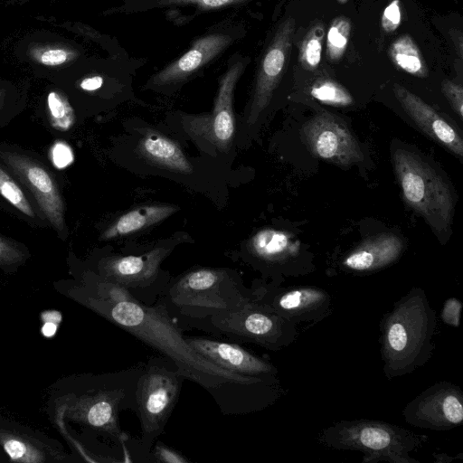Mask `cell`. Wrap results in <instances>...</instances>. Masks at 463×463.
<instances>
[{"label": "cell", "instance_id": "obj_33", "mask_svg": "<svg viewBox=\"0 0 463 463\" xmlns=\"http://www.w3.org/2000/svg\"><path fill=\"white\" fill-rule=\"evenodd\" d=\"M442 91L450 103L453 110L458 115L459 118H463V90L460 84H457L450 80H444L442 84Z\"/></svg>", "mask_w": 463, "mask_h": 463}, {"label": "cell", "instance_id": "obj_26", "mask_svg": "<svg viewBox=\"0 0 463 463\" xmlns=\"http://www.w3.org/2000/svg\"><path fill=\"white\" fill-rule=\"evenodd\" d=\"M351 28V22L345 16H337L331 22L326 47V57L330 61H339L344 56L350 39Z\"/></svg>", "mask_w": 463, "mask_h": 463}, {"label": "cell", "instance_id": "obj_5", "mask_svg": "<svg viewBox=\"0 0 463 463\" xmlns=\"http://www.w3.org/2000/svg\"><path fill=\"white\" fill-rule=\"evenodd\" d=\"M392 162L406 203L438 234L447 232L453 213V197L447 184L427 162L411 151L396 149Z\"/></svg>", "mask_w": 463, "mask_h": 463}, {"label": "cell", "instance_id": "obj_27", "mask_svg": "<svg viewBox=\"0 0 463 463\" xmlns=\"http://www.w3.org/2000/svg\"><path fill=\"white\" fill-rule=\"evenodd\" d=\"M310 94L321 103L334 107H347L354 102L350 92L341 84L331 80L316 81L310 89Z\"/></svg>", "mask_w": 463, "mask_h": 463}, {"label": "cell", "instance_id": "obj_18", "mask_svg": "<svg viewBox=\"0 0 463 463\" xmlns=\"http://www.w3.org/2000/svg\"><path fill=\"white\" fill-rule=\"evenodd\" d=\"M404 249V242L394 233H382L366 239L342 260L351 271L372 272L395 262Z\"/></svg>", "mask_w": 463, "mask_h": 463}, {"label": "cell", "instance_id": "obj_19", "mask_svg": "<svg viewBox=\"0 0 463 463\" xmlns=\"http://www.w3.org/2000/svg\"><path fill=\"white\" fill-rule=\"evenodd\" d=\"M251 0H122V3L109 11V14H137L153 10H163L166 14H179L189 10L190 18L205 12L222 8L239 7Z\"/></svg>", "mask_w": 463, "mask_h": 463}, {"label": "cell", "instance_id": "obj_16", "mask_svg": "<svg viewBox=\"0 0 463 463\" xmlns=\"http://www.w3.org/2000/svg\"><path fill=\"white\" fill-rule=\"evenodd\" d=\"M2 157L31 189L51 224L59 232L64 229V204L58 186L49 172L36 162L12 153Z\"/></svg>", "mask_w": 463, "mask_h": 463}, {"label": "cell", "instance_id": "obj_21", "mask_svg": "<svg viewBox=\"0 0 463 463\" xmlns=\"http://www.w3.org/2000/svg\"><path fill=\"white\" fill-rule=\"evenodd\" d=\"M138 153L150 163L178 174H190L193 167L177 143L158 133H146L138 141Z\"/></svg>", "mask_w": 463, "mask_h": 463}, {"label": "cell", "instance_id": "obj_36", "mask_svg": "<svg viewBox=\"0 0 463 463\" xmlns=\"http://www.w3.org/2000/svg\"><path fill=\"white\" fill-rule=\"evenodd\" d=\"M20 253L17 250L15 245L0 236V262L14 260L19 258Z\"/></svg>", "mask_w": 463, "mask_h": 463}, {"label": "cell", "instance_id": "obj_22", "mask_svg": "<svg viewBox=\"0 0 463 463\" xmlns=\"http://www.w3.org/2000/svg\"><path fill=\"white\" fill-rule=\"evenodd\" d=\"M126 396V390L119 386L100 392L86 404L87 422L92 427L105 430L120 442L127 440L128 437L121 431L118 422L120 406L123 405Z\"/></svg>", "mask_w": 463, "mask_h": 463}, {"label": "cell", "instance_id": "obj_30", "mask_svg": "<svg viewBox=\"0 0 463 463\" xmlns=\"http://www.w3.org/2000/svg\"><path fill=\"white\" fill-rule=\"evenodd\" d=\"M77 52L59 47H48L37 52L36 59L46 66H58L66 63L75 57Z\"/></svg>", "mask_w": 463, "mask_h": 463}, {"label": "cell", "instance_id": "obj_17", "mask_svg": "<svg viewBox=\"0 0 463 463\" xmlns=\"http://www.w3.org/2000/svg\"><path fill=\"white\" fill-rule=\"evenodd\" d=\"M393 92L406 114L431 139L454 155L463 156V141L455 128L432 107L400 84Z\"/></svg>", "mask_w": 463, "mask_h": 463}, {"label": "cell", "instance_id": "obj_14", "mask_svg": "<svg viewBox=\"0 0 463 463\" xmlns=\"http://www.w3.org/2000/svg\"><path fill=\"white\" fill-rule=\"evenodd\" d=\"M167 254V249L159 247L140 255L110 257L100 269L105 280L127 288L136 298L137 292L150 288L156 282Z\"/></svg>", "mask_w": 463, "mask_h": 463}, {"label": "cell", "instance_id": "obj_23", "mask_svg": "<svg viewBox=\"0 0 463 463\" xmlns=\"http://www.w3.org/2000/svg\"><path fill=\"white\" fill-rule=\"evenodd\" d=\"M178 210L175 205L156 204L133 209L111 224L101 235L103 240L130 235L158 223Z\"/></svg>", "mask_w": 463, "mask_h": 463}, {"label": "cell", "instance_id": "obj_8", "mask_svg": "<svg viewBox=\"0 0 463 463\" xmlns=\"http://www.w3.org/2000/svg\"><path fill=\"white\" fill-rule=\"evenodd\" d=\"M242 37L239 24H219L195 39L190 49L150 77L146 88L163 90L177 87L219 58Z\"/></svg>", "mask_w": 463, "mask_h": 463}, {"label": "cell", "instance_id": "obj_31", "mask_svg": "<svg viewBox=\"0 0 463 463\" xmlns=\"http://www.w3.org/2000/svg\"><path fill=\"white\" fill-rule=\"evenodd\" d=\"M402 9L400 0H392L389 3L382 15V27L386 33L394 32L401 24Z\"/></svg>", "mask_w": 463, "mask_h": 463}, {"label": "cell", "instance_id": "obj_6", "mask_svg": "<svg viewBox=\"0 0 463 463\" xmlns=\"http://www.w3.org/2000/svg\"><path fill=\"white\" fill-rule=\"evenodd\" d=\"M166 358L151 360L141 369L135 386V403L141 423V449L151 448L162 433L178 400L182 380Z\"/></svg>", "mask_w": 463, "mask_h": 463}, {"label": "cell", "instance_id": "obj_9", "mask_svg": "<svg viewBox=\"0 0 463 463\" xmlns=\"http://www.w3.org/2000/svg\"><path fill=\"white\" fill-rule=\"evenodd\" d=\"M296 23L284 19L277 27L264 51L256 73L247 122L253 125L269 106L290 60Z\"/></svg>", "mask_w": 463, "mask_h": 463}, {"label": "cell", "instance_id": "obj_39", "mask_svg": "<svg viewBox=\"0 0 463 463\" xmlns=\"http://www.w3.org/2000/svg\"><path fill=\"white\" fill-rule=\"evenodd\" d=\"M451 36H452V39L456 45V49L458 50V56L460 57V59H462V56H463L462 34H461V33H458V35H457V32H456V35L451 34Z\"/></svg>", "mask_w": 463, "mask_h": 463}, {"label": "cell", "instance_id": "obj_13", "mask_svg": "<svg viewBox=\"0 0 463 463\" xmlns=\"http://www.w3.org/2000/svg\"><path fill=\"white\" fill-rule=\"evenodd\" d=\"M300 135L309 152L322 160L347 166L363 159L361 148L349 128L329 113H320L307 120Z\"/></svg>", "mask_w": 463, "mask_h": 463}, {"label": "cell", "instance_id": "obj_20", "mask_svg": "<svg viewBox=\"0 0 463 463\" xmlns=\"http://www.w3.org/2000/svg\"><path fill=\"white\" fill-rule=\"evenodd\" d=\"M250 251L266 263L284 264L298 256L300 241L288 232L262 229L251 238Z\"/></svg>", "mask_w": 463, "mask_h": 463}, {"label": "cell", "instance_id": "obj_38", "mask_svg": "<svg viewBox=\"0 0 463 463\" xmlns=\"http://www.w3.org/2000/svg\"><path fill=\"white\" fill-rule=\"evenodd\" d=\"M103 84V78L99 75H94L83 79L80 87L86 91H93L99 89Z\"/></svg>", "mask_w": 463, "mask_h": 463}, {"label": "cell", "instance_id": "obj_2", "mask_svg": "<svg viewBox=\"0 0 463 463\" xmlns=\"http://www.w3.org/2000/svg\"><path fill=\"white\" fill-rule=\"evenodd\" d=\"M437 318L426 293L411 288L380 322L381 356L387 379L403 376L431 357Z\"/></svg>", "mask_w": 463, "mask_h": 463}, {"label": "cell", "instance_id": "obj_12", "mask_svg": "<svg viewBox=\"0 0 463 463\" xmlns=\"http://www.w3.org/2000/svg\"><path fill=\"white\" fill-rule=\"evenodd\" d=\"M250 290L254 300L296 325L321 321L333 312L332 297L317 287L256 285Z\"/></svg>", "mask_w": 463, "mask_h": 463}, {"label": "cell", "instance_id": "obj_1", "mask_svg": "<svg viewBox=\"0 0 463 463\" xmlns=\"http://www.w3.org/2000/svg\"><path fill=\"white\" fill-rule=\"evenodd\" d=\"M96 310L117 326L156 349L172 362L184 377L201 385L214 397L222 391H248L279 398L282 388L277 375L246 376L224 370L196 353L174 324L162 297L146 304L130 292L105 280L99 297L92 298Z\"/></svg>", "mask_w": 463, "mask_h": 463}, {"label": "cell", "instance_id": "obj_4", "mask_svg": "<svg viewBox=\"0 0 463 463\" xmlns=\"http://www.w3.org/2000/svg\"><path fill=\"white\" fill-rule=\"evenodd\" d=\"M162 294L165 305L194 320L238 308L251 298V290L243 287L235 273L215 268L192 269L166 286Z\"/></svg>", "mask_w": 463, "mask_h": 463}, {"label": "cell", "instance_id": "obj_10", "mask_svg": "<svg viewBox=\"0 0 463 463\" xmlns=\"http://www.w3.org/2000/svg\"><path fill=\"white\" fill-rule=\"evenodd\" d=\"M402 416L408 424L417 428L451 430L463 420V392L452 383H436L407 403Z\"/></svg>", "mask_w": 463, "mask_h": 463}, {"label": "cell", "instance_id": "obj_41", "mask_svg": "<svg viewBox=\"0 0 463 463\" xmlns=\"http://www.w3.org/2000/svg\"><path fill=\"white\" fill-rule=\"evenodd\" d=\"M348 0H337L339 4H345Z\"/></svg>", "mask_w": 463, "mask_h": 463}, {"label": "cell", "instance_id": "obj_28", "mask_svg": "<svg viewBox=\"0 0 463 463\" xmlns=\"http://www.w3.org/2000/svg\"><path fill=\"white\" fill-rule=\"evenodd\" d=\"M50 123L57 130L68 131L75 123V114L67 98L58 91L47 97Z\"/></svg>", "mask_w": 463, "mask_h": 463}, {"label": "cell", "instance_id": "obj_24", "mask_svg": "<svg viewBox=\"0 0 463 463\" xmlns=\"http://www.w3.org/2000/svg\"><path fill=\"white\" fill-rule=\"evenodd\" d=\"M389 56L397 68L411 75L425 78L429 74L420 50L409 34H402L392 42Z\"/></svg>", "mask_w": 463, "mask_h": 463}, {"label": "cell", "instance_id": "obj_15", "mask_svg": "<svg viewBox=\"0 0 463 463\" xmlns=\"http://www.w3.org/2000/svg\"><path fill=\"white\" fill-rule=\"evenodd\" d=\"M186 343L200 355L217 366L246 376L277 375L278 369L236 344L201 336H184Z\"/></svg>", "mask_w": 463, "mask_h": 463}, {"label": "cell", "instance_id": "obj_34", "mask_svg": "<svg viewBox=\"0 0 463 463\" xmlns=\"http://www.w3.org/2000/svg\"><path fill=\"white\" fill-rule=\"evenodd\" d=\"M50 158L52 164L60 169L67 167L73 161L71 147L63 142H56L51 148Z\"/></svg>", "mask_w": 463, "mask_h": 463}, {"label": "cell", "instance_id": "obj_37", "mask_svg": "<svg viewBox=\"0 0 463 463\" xmlns=\"http://www.w3.org/2000/svg\"><path fill=\"white\" fill-rule=\"evenodd\" d=\"M5 449L14 459L23 458L26 454L25 445L15 439L7 440L5 443Z\"/></svg>", "mask_w": 463, "mask_h": 463}, {"label": "cell", "instance_id": "obj_35", "mask_svg": "<svg viewBox=\"0 0 463 463\" xmlns=\"http://www.w3.org/2000/svg\"><path fill=\"white\" fill-rule=\"evenodd\" d=\"M152 456L154 458L153 460L158 462H166V463H187L189 460L185 458L183 455L174 450L173 449L165 446L161 442H157L153 450Z\"/></svg>", "mask_w": 463, "mask_h": 463}, {"label": "cell", "instance_id": "obj_3", "mask_svg": "<svg viewBox=\"0 0 463 463\" xmlns=\"http://www.w3.org/2000/svg\"><path fill=\"white\" fill-rule=\"evenodd\" d=\"M426 440V436L401 426L367 419L339 420L324 429L318 437L327 448L363 452L364 463H419L410 453Z\"/></svg>", "mask_w": 463, "mask_h": 463}, {"label": "cell", "instance_id": "obj_40", "mask_svg": "<svg viewBox=\"0 0 463 463\" xmlns=\"http://www.w3.org/2000/svg\"><path fill=\"white\" fill-rule=\"evenodd\" d=\"M57 326L52 322L45 323L43 327V334L46 336H52L56 332Z\"/></svg>", "mask_w": 463, "mask_h": 463}, {"label": "cell", "instance_id": "obj_7", "mask_svg": "<svg viewBox=\"0 0 463 463\" xmlns=\"http://www.w3.org/2000/svg\"><path fill=\"white\" fill-rule=\"evenodd\" d=\"M208 325L230 337L277 351L291 345L298 336L297 325L251 297L238 308L211 316Z\"/></svg>", "mask_w": 463, "mask_h": 463}, {"label": "cell", "instance_id": "obj_32", "mask_svg": "<svg viewBox=\"0 0 463 463\" xmlns=\"http://www.w3.org/2000/svg\"><path fill=\"white\" fill-rule=\"evenodd\" d=\"M462 303L457 298H448L442 307L440 318L446 325L458 327L460 325Z\"/></svg>", "mask_w": 463, "mask_h": 463}, {"label": "cell", "instance_id": "obj_25", "mask_svg": "<svg viewBox=\"0 0 463 463\" xmlns=\"http://www.w3.org/2000/svg\"><path fill=\"white\" fill-rule=\"evenodd\" d=\"M325 39V25L317 21L311 25L303 38L298 60L303 69L314 71L321 61L322 48Z\"/></svg>", "mask_w": 463, "mask_h": 463}, {"label": "cell", "instance_id": "obj_11", "mask_svg": "<svg viewBox=\"0 0 463 463\" xmlns=\"http://www.w3.org/2000/svg\"><path fill=\"white\" fill-rule=\"evenodd\" d=\"M250 58L234 53L228 67L219 80V86L213 112L206 117L191 120V128L194 133L212 142L220 150H227L233 139L235 118L233 113V96L236 84L243 74Z\"/></svg>", "mask_w": 463, "mask_h": 463}, {"label": "cell", "instance_id": "obj_29", "mask_svg": "<svg viewBox=\"0 0 463 463\" xmlns=\"http://www.w3.org/2000/svg\"><path fill=\"white\" fill-rule=\"evenodd\" d=\"M0 194L14 207L28 217L33 218L34 212L23 190L0 166Z\"/></svg>", "mask_w": 463, "mask_h": 463}]
</instances>
